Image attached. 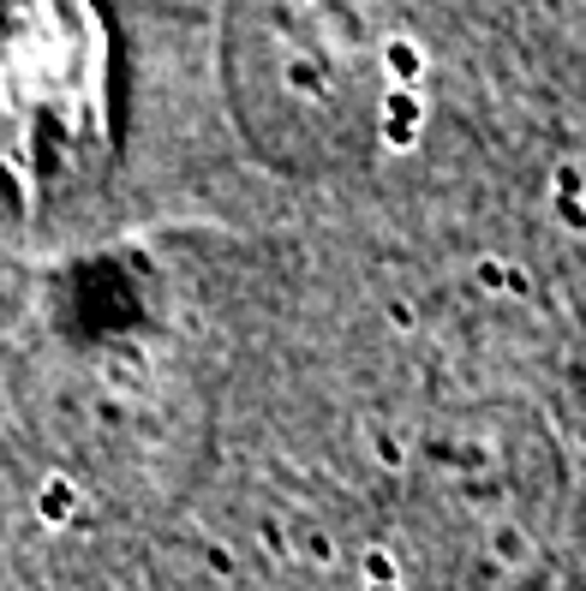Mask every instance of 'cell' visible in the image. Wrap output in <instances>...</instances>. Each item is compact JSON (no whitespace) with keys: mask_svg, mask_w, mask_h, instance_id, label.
<instances>
[{"mask_svg":"<svg viewBox=\"0 0 586 591\" xmlns=\"http://www.w3.org/2000/svg\"><path fill=\"white\" fill-rule=\"evenodd\" d=\"M108 156V42L90 0H0V162L31 197Z\"/></svg>","mask_w":586,"mask_h":591,"instance_id":"6da1fadb","label":"cell"}]
</instances>
